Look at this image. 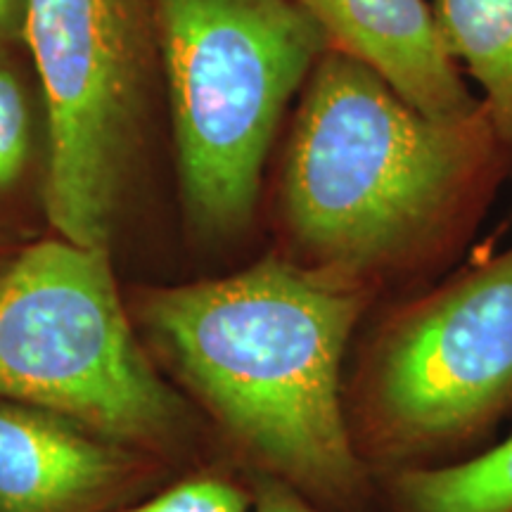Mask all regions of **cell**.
<instances>
[{
	"label": "cell",
	"instance_id": "3",
	"mask_svg": "<svg viewBox=\"0 0 512 512\" xmlns=\"http://www.w3.org/2000/svg\"><path fill=\"white\" fill-rule=\"evenodd\" d=\"M510 413L512 245L363 320L344 370V415L373 477L475 456Z\"/></svg>",
	"mask_w": 512,
	"mask_h": 512
},
{
	"label": "cell",
	"instance_id": "9",
	"mask_svg": "<svg viewBox=\"0 0 512 512\" xmlns=\"http://www.w3.org/2000/svg\"><path fill=\"white\" fill-rule=\"evenodd\" d=\"M448 53L477 81L512 178V0H430Z\"/></svg>",
	"mask_w": 512,
	"mask_h": 512
},
{
	"label": "cell",
	"instance_id": "12",
	"mask_svg": "<svg viewBox=\"0 0 512 512\" xmlns=\"http://www.w3.org/2000/svg\"><path fill=\"white\" fill-rule=\"evenodd\" d=\"M128 512H249L247 484L204 472Z\"/></svg>",
	"mask_w": 512,
	"mask_h": 512
},
{
	"label": "cell",
	"instance_id": "4",
	"mask_svg": "<svg viewBox=\"0 0 512 512\" xmlns=\"http://www.w3.org/2000/svg\"><path fill=\"white\" fill-rule=\"evenodd\" d=\"M185 214L207 242L249 230L290 100L328 38L297 0H152Z\"/></svg>",
	"mask_w": 512,
	"mask_h": 512
},
{
	"label": "cell",
	"instance_id": "6",
	"mask_svg": "<svg viewBox=\"0 0 512 512\" xmlns=\"http://www.w3.org/2000/svg\"><path fill=\"white\" fill-rule=\"evenodd\" d=\"M143 0H27L24 41L48 119L43 204L62 240L110 249L136 143Z\"/></svg>",
	"mask_w": 512,
	"mask_h": 512
},
{
	"label": "cell",
	"instance_id": "5",
	"mask_svg": "<svg viewBox=\"0 0 512 512\" xmlns=\"http://www.w3.org/2000/svg\"><path fill=\"white\" fill-rule=\"evenodd\" d=\"M0 399L114 444H166L185 427L181 401L133 339L110 249L62 238L0 271Z\"/></svg>",
	"mask_w": 512,
	"mask_h": 512
},
{
	"label": "cell",
	"instance_id": "11",
	"mask_svg": "<svg viewBox=\"0 0 512 512\" xmlns=\"http://www.w3.org/2000/svg\"><path fill=\"white\" fill-rule=\"evenodd\" d=\"M31 105L27 86L0 53V190L22 178L31 157Z\"/></svg>",
	"mask_w": 512,
	"mask_h": 512
},
{
	"label": "cell",
	"instance_id": "1",
	"mask_svg": "<svg viewBox=\"0 0 512 512\" xmlns=\"http://www.w3.org/2000/svg\"><path fill=\"white\" fill-rule=\"evenodd\" d=\"M503 176L484 110L432 119L328 50L304 86L280 171L278 254L389 302L444 275Z\"/></svg>",
	"mask_w": 512,
	"mask_h": 512
},
{
	"label": "cell",
	"instance_id": "7",
	"mask_svg": "<svg viewBox=\"0 0 512 512\" xmlns=\"http://www.w3.org/2000/svg\"><path fill=\"white\" fill-rule=\"evenodd\" d=\"M330 50L351 57L439 121H467L484 110L467 91L441 38L430 0H297Z\"/></svg>",
	"mask_w": 512,
	"mask_h": 512
},
{
	"label": "cell",
	"instance_id": "8",
	"mask_svg": "<svg viewBox=\"0 0 512 512\" xmlns=\"http://www.w3.org/2000/svg\"><path fill=\"white\" fill-rule=\"evenodd\" d=\"M124 456L72 420L0 403V512H76L124 477Z\"/></svg>",
	"mask_w": 512,
	"mask_h": 512
},
{
	"label": "cell",
	"instance_id": "2",
	"mask_svg": "<svg viewBox=\"0 0 512 512\" xmlns=\"http://www.w3.org/2000/svg\"><path fill=\"white\" fill-rule=\"evenodd\" d=\"M377 299L273 252L221 278L145 294L157 347L245 470L325 512H375L344 415L351 344Z\"/></svg>",
	"mask_w": 512,
	"mask_h": 512
},
{
	"label": "cell",
	"instance_id": "14",
	"mask_svg": "<svg viewBox=\"0 0 512 512\" xmlns=\"http://www.w3.org/2000/svg\"><path fill=\"white\" fill-rule=\"evenodd\" d=\"M24 19H27V0H0V46L24 38Z\"/></svg>",
	"mask_w": 512,
	"mask_h": 512
},
{
	"label": "cell",
	"instance_id": "13",
	"mask_svg": "<svg viewBox=\"0 0 512 512\" xmlns=\"http://www.w3.org/2000/svg\"><path fill=\"white\" fill-rule=\"evenodd\" d=\"M245 484L249 491V512H325L292 486L264 472L245 470Z\"/></svg>",
	"mask_w": 512,
	"mask_h": 512
},
{
	"label": "cell",
	"instance_id": "10",
	"mask_svg": "<svg viewBox=\"0 0 512 512\" xmlns=\"http://www.w3.org/2000/svg\"><path fill=\"white\" fill-rule=\"evenodd\" d=\"M375 512H512V437L475 456L375 477Z\"/></svg>",
	"mask_w": 512,
	"mask_h": 512
}]
</instances>
